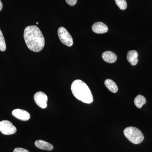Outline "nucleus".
<instances>
[{
	"label": "nucleus",
	"mask_w": 152,
	"mask_h": 152,
	"mask_svg": "<svg viewBox=\"0 0 152 152\" xmlns=\"http://www.w3.org/2000/svg\"><path fill=\"white\" fill-rule=\"evenodd\" d=\"M12 115L18 119L24 121H28L31 118L29 113L21 109H15L12 112Z\"/></svg>",
	"instance_id": "nucleus-7"
},
{
	"label": "nucleus",
	"mask_w": 152,
	"mask_h": 152,
	"mask_svg": "<svg viewBox=\"0 0 152 152\" xmlns=\"http://www.w3.org/2000/svg\"><path fill=\"white\" fill-rule=\"evenodd\" d=\"M138 53L135 50H130L128 52L127 55V59L128 62L132 66H135L138 62Z\"/></svg>",
	"instance_id": "nucleus-9"
},
{
	"label": "nucleus",
	"mask_w": 152,
	"mask_h": 152,
	"mask_svg": "<svg viewBox=\"0 0 152 152\" xmlns=\"http://www.w3.org/2000/svg\"><path fill=\"white\" fill-rule=\"evenodd\" d=\"M104 84L108 89L112 93H116L118 91L116 84L110 79H107L105 80Z\"/></svg>",
	"instance_id": "nucleus-12"
},
{
	"label": "nucleus",
	"mask_w": 152,
	"mask_h": 152,
	"mask_svg": "<svg viewBox=\"0 0 152 152\" xmlns=\"http://www.w3.org/2000/svg\"><path fill=\"white\" fill-rule=\"evenodd\" d=\"M134 104L137 107L140 109L146 103V99L143 96L138 95L134 99Z\"/></svg>",
	"instance_id": "nucleus-13"
},
{
	"label": "nucleus",
	"mask_w": 152,
	"mask_h": 152,
	"mask_svg": "<svg viewBox=\"0 0 152 152\" xmlns=\"http://www.w3.org/2000/svg\"><path fill=\"white\" fill-rule=\"evenodd\" d=\"M34 99L36 104L42 109L46 108L48 107V97L45 93L38 92L34 96Z\"/></svg>",
	"instance_id": "nucleus-6"
},
{
	"label": "nucleus",
	"mask_w": 152,
	"mask_h": 152,
	"mask_svg": "<svg viewBox=\"0 0 152 152\" xmlns=\"http://www.w3.org/2000/svg\"><path fill=\"white\" fill-rule=\"evenodd\" d=\"M24 38L30 50L39 52L44 48L45 40L40 29L36 26H28L25 28Z\"/></svg>",
	"instance_id": "nucleus-1"
},
{
	"label": "nucleus",
	"mask_w": 152,
	"mask_h": 152,
	"mask_svg": "<svg viewBox=\"0 0 152 152\" xmlns=\"http://www.w3.org/2000/svg\"><path fill=\"white\" fill-rule=\"evenodd\" d=\"M36 24H37V25H38L39 24V23H38V22H37V23H36Z\"/></svg>",
	"instance_id": "nucleus-19"
},
{
	"label": "nucleus",
	"mask_w": 152,
	"mask_h": 152,
	"mask_svg": "<svg viewBox=\"0 0 152 152\" xmlns=\"http://www.w3.org/2000/svg\"><path fill=\"white\" fill-rule=\"evenodd\" d=\"M92 29L94 32L98 34H103L107 33L108 28L107 25L102 22H97L93 24Z\"/></svg>",
	"instance_id": "nucleus-8"
},
{
	"label": "nucleus",
	"mask_w": 152,
	"mask_h": 152,
	"mask_svg": "<svg viewBox=\"0 0 152 152\" xmlns=\"http://www.w3.org/2000/svg\"><path fill=\"white\" fill-rule=\"evenodd\" d=\"M66 1L69 5L73 6L77 4V0H66Z\"/></svg>",
	"instance_id": "nucleus-16"
},
{
	"label": "nucleus",
	"mask_w": 152,
	"mask_h": 152,
	"mask_svg": "<svg viewBox=\"0 0 152 152\" xmlns=\"http://www.w3.org/2000/svg\"><path fill=\"white\" fill-rule=\"evenodd\" d=\"M3 9V4L1 1L0 0V11H1Z\"/></svg>",
	"instance_id": "nucleus-18"
},
{
	"label": "nucleus",
	"mask_w": 152,
	"mask_h": 152,
	"mask_svg": "<svg viewBox=\"0 0 152 152\" xmlns=\"http://www.w3.org/2000/svg\"><path fill=\"white\" fill-rule=\"evenodd\" d=\"M17 131V128L10 121L4 120L0 122V132L3 134H13Z\"/></svg>",
	"instance_id": "nucleus-5"
},
{
	"label": "nucleus",
	"mask_w": 152,
	"mask_h": 152,
	"mask_svg": "<svg viewBox=\"0 0 152 152\" xmlns=\"http://www.w3.org/2000/svg\"><path fill=\"white\" fill-rule=\"evenodd\" d=\"M126 138L134 144L141 143L144 140L143 134L141 131L134 127L130 126L126 128L124 132Z\"/></svg>",
	"instance_id": "nucleus-3"
},
{
	"label": "nucleus",
	"mask_w": 152,
	"mask_h": 152,
	"mask_svg": "<svg viewBox=\"0 0 152 152\" xmlns=\"http://www.w3.org/2000/svg\"><path fill=\"white\" fill-rule=\"evenodd\" d=\"M6 50V45L2 32L0 29V50L4 52Z\"/></svg>",
	"instance_id": "nucleus-14"
},
{
	"label": "nucleus",
	"mask_w": 152,
	"mask_h": 152,
	"mask_svg": "<svg viewBox=\"0 0 152 152\" xmlns=\"http://www.w3.org/2000/svg\"><path fill=\"white\" fill-rule=\"evenodd\" d=\"M58 36L62 43L68 47H71L73 45V40L70 34L65 28L61 27L58 31Z\"/></svg>",
	"instance_id": "nucleus-4"
},
{
	"label": "nucleus",
	"mask_w": 152,
	"mask_h": 152,
	"mask_svg": "<svg viewBox=\"0 0 152 152\" xmlns=\"http://www.w3.org/2000/svg\"><path fill=\"white\" fill-rule=\"evenodd\" d=\"M74 96L79 101L86 104H91L94 101L91 92L86 84L80 80L74 81L71 86Z\"/></svg>",
	"instance_id": "nucleus-2"
},
{
	"label": "nucleus",
	"mask_w": 152,
	"mask_h": 152,
	"mask_svg": "<svg viewBox=\"0 0 152 152\" xmlns=\"http://www.w3.org/2000/svg\"><path fill=\"white\" fill-rule=\"evenodd\" d=\"M35 145L38 148L46 151H51L53 149V146L51 144L42 140H38L35 142Z\"/></svg>",
	"instance_id": "nucleus-10"
},
{
	"label": "nucleus",
	"mask_w": 152,
	"mask_h": 152,
	"mask_svg": "<svg viewBox=\"0 0 152 152\" xmlns=\"http://www.w3.org/2000/svg\"><path fill=\"white\" fill-rule=\"evenodd\" d=\"M117 6L121 10H125L127 8L126 1V0H115Z\"/></svg>",
	"instance_id": "nucleus-15"
},
{
	"label": "nucleus",
	"mask_w": 152,
	"mask_h": 152,
	"mask_svg": "<svg viewBox=\"0 0 152 152\" xmlns=\"http://www.w3.org/2000/svg\"><path fill=\"white\" fill-rule=\"evenodd\" d=\"M13 152H29V151L28 150L23 148H18L14 149Z\"/></svg>",
	"instance_id": "nucleus-17"
},
{
	"label": "nucleus",
	"mask_w": 152,
	"mask_h": 152,
	"mask_svg": "<svg viewBox=\"0 0 152 152\" xmlns=\"http://www.w3.org/2000/svg\"><path fill=\"white\" fill-rule=\"evenodd\" d=\"M102 57L104 61L110 64L115 62L117 59L116 55L113 52L109 51L104 52L102 54Z\"/></svg>",
	"instance_id": "nucleus-11"
}]
</instances>
